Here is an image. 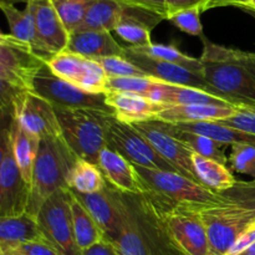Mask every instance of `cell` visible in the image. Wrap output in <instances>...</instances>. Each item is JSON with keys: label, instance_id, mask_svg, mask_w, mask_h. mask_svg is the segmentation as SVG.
Segmentation results:
<instances>
[{"label": "cell", "instance_id": "6da1fadb", "mask_svg": "<svg viewBox=\"0 0 255 255\" xmlns=\"http://www.w3.org/2000/svg\"><path fill=\"white\" fill-rule=\"evenodd\" d=\"M112 188L124 228L114 244L121 255H186L168 227L169 207L148 192L124 193Z\"/></svg>", "mask_w": 255, "mask_h": 255}, {"label": "cell", "instance_id": "7a4b0ae2", "mask_svg": "<svg viewBox=\"0 0 255 255\" xmlns=\"http://www.w3.org/2000/svg\"><path fill=\"white\" fill-rule=\"evenodd\" d=\"M202 74L234 106L255 105V52L214 44L201 36Z\"/></svg>", "mask_w": 255, "mask_h": 255}, {"label": "cell", "instance_id": "3957f363", "mask_svg": "<svg viewBox=\"0 0 255 255\" xmlns=\"http://www.w3.org/2000/svg\"><path fill=\"white\" fill-rule=\"evenodd\" d=\"M223 196V203L199 212L208 233L211 255H226L238 237L255 222V179L237 181Z\"/></svg>", "mask_w": 255, "mask_h": 255}, {"label": "cell", "instance_id": "277c9868", "mask_svg": "<svg viewBox=\"0 0 255 255\" xmlns=\"http://www.w3.org/2000/svg\"><path fill=\"white\" fill-rule=\"evenodd\" d=\"M47 60L29 44L10 34L0 36V101L2 117L12 119L14 102L20 95L32 91L37 75Z\"/></svg>", "mask_w": 255, "mask_h": 255}, {"label": "cell", "instance_id": "5b68a950", "mask_svg": "<svg viewBox=\"0 0 255 255\" xmlns=\"http://www.w3.org/2000/svg\"><path fill=\"white\" fill-rule=\"evenodd\" d=\"M62 136L40 141L30 182L27 213L36 217L45 201L59 189L69 188V177L77 161Z\"/></svg>", "mask_w": 255, "mask_h": 255}, {"label": "cell", "instance_id": "8992f818", "mask_svg": "<svg viewBox=\"0 0 255 255\" xmlns=\"http://www.w3.org/2000/svg\"><path fill=\"white\" fill-rule=\"evenodd\" d=\"M142 186V192H148L172 208H189L201 212L207 207L226 201L223 193H216L202 183L182 176L181 173L147 168L133 164Z\"/></svg>", "mask_w": 255, "mask_h": 255}, {"label": "cell", "instance_id": "52a82bcc", "mask_svg": "<svg viewBox=\"0 0 255 255\" xmlns=\"http://www.w3.org/2000/svg\"><path fill=\"white\" fill-rule=\"evenodd\" d=\"M61 136L77 158L99 166L100 152L106 147V128L114 112L97 110L55 109Z\"/></svg>", "mask_w": 255, "mask_h": 255}, {"label": "cell", "instance_id": "ba28073f", "mask_svg": "<svg viewBox=\"0 0 255 255\" xmlns=\"http://www.w3.org/2000/svg\"><path fill=\"white\" fill-rule=\"evenodd\" d=\"M44 241L61 255H80L75 239L71 212V189H59L40 207L36 216Z\"/></svg>", "mask_w": 255, "mask_h": 255}, {"label": "cell", "instance_id": "9c48e42d", "mask_svg": "<svg viewBox=\"0 0 255 255\" xmlns=\"http://www.w3.org/2000/svg\"><path fill=\"white\" fill-rule=\"evenodd\" d=\"M0 142V218L26 213L30 199V184L25 181L14 154L12 119L2 127Z\"/></svg>", "mask_w": 255, "mask_h": 255}, {"label": "cell", "instance_id": "30bf717a", "mask_svg": "<svg viewBox=\"0 0 255 255\" xmlns=\"http://www.w3.org/2000/svg\"><path fill=\"white\" fill-rule=\"evenodd\" d=\"M106 147L128 159L132 164L161 171L177 172L148 141L128 124L121 122L112 115L106 128ZM178 173V172H177Z\"/></svg>", "mask_w": 255, "mask_h": 255}, {"label": "cell", "instance_id": "8fae6325", "mask_svg": "<svg viewBox=\"0 0 255 255\" xmlns=\"http://www.w3.org/2000/svg\"><path fill=\"white\" fill-rule=\"evenodd\" d=\"M32 91L50 102L55 109H86L114 112L107 106L105 94H94L79 89L70 82L55 76L47 66L36 76Z\"/></svg>", "mask_w": 255, "mask_h": 255}, {"label": "cell", "instance_id": "7c38bea8", "mask_svg": "<svg viewBox=\"0 0 255 255\" xmlns=\"http://www.w3.org/2000/svg\"><path fill=\"white\" fill-rule=\"evenodd\" d=\"M55 76L94 94L106 92L107 75L99 62L70 51L60 52L47 62Z\"/></svg>", "mask_w": 255, "mask_h": 255}, {"label": "cell", "instance_id": "4fadbf2b", "mask_svg": "<svg viewBox=\"0 0 255 255\" xmlns=\"http://www.w3.org/2000/svg\"><path fill=\"white\" fill-rule=\"evenodd\" d=\"M12 119L40 139L61 136L55 107L34 91L25 92L17 97L14 102Z\"/></svg>", "mask_w": 255, "mask_h": 255}, {"label": "cell", "instance_id": "5bb4252c", "mask_svg": "<svg viewBox=\"0 0 255 255\" xmlns=\"http://www.w3.org/2000/svg\"><path fill=\"white\" fill-rule=\"evenodd\" d=\"M124 57L136 65L139 70H142L147 76L152 77V79H156L164 84L194 87V89L202 90V91H206L208 94L223 99L219 92L207 82L203 74L201 72L192 71V70L176 64H171V62L152 59L141 52L134 51L131 46H125Z\"/></svg>", "mask_w": 255, "mask_h": 255}, {"label": "cell", "instance_id": "9a60e30c", "mask_svg": "<svg viewBox=\"0 0 255 255\" xmlns=\"http://www.w3.org/2000/svg\"><path fill=\"white\" fill-rule=\"evenodd\" d=\"M131 126H133L151 143L157 153L161 154L168 163H171L178 173L201 183L192 161L193 151L167 132L157 120L137 122L132 124Z\"/></svg>", "mask_w": 255, "mask_h": 255}, {"label": "cell", "instance_id": "2e32d148", "mask_svg": "<svg viewBox=\"0 0 255 255\" xmlns=\"http://www.w3.org/2000/svg\"><path fill=\"white\" fill-rule=\"evenodd\" d=\"M168 227L174 241L186 255H211L208 233L196 209L169 208Z\"/></svg>", "mask_w": 255, "mask_h": 255}, {"label": "cell", "instance_id": "e0dca14e", "mask_svg": "<svg viewBox=\"0 0 255 255\" xmlns=\"http://www.w3.org/2000/svg\"><path fill=\"white\" fill-rule=\"evenodd\" d=\"M74 192V191H72ZM79 201L86 207L87 211L95 219L97 226L104 233V237L110 243L115 244L119 241L124 228L122 214L115 199L112 188L109 183L102 191L96 193L82 194L74 192Z\"/></svg>", "mask_w": 255, "mask_h": 255}, {"label": "cell", "instance_id": "ac0fdd59", "mask_svg": "<svg viewBox=\"0 0 255 255\" xmlns=\"http://www.w3.org/2000/svg\"><path fill=\"white\" fill-rule=\"evenodd\" d=\"M36 34L41 50L50 57L67 50L70 34L65 29L52 0H31Z\"/></svg>", "mask_w": 255, "mask_h": 255}, {"label": "cell", "instance_id": "d6986e66", "mask_svg": "<svg viewBox=\"0 0 255 255\" xmlns=\"http://www.w3.org/2000/svg\"><path fill=\"white\" fill-rule=\"evenodd\" d=\"M106 104L114 111L117 120L125 124H137L156 120L166 105L157 104L148 97L133 92L107 91Z\"/></svg>", "mask_w": 255, "mask_h": 255}, {"label": "cell", "instance_id": "ffe728a7", "mask_svg": "<svg viewBox=\"0 0 255 255\" xmlns=\"http://www.w3.org/2000/svg\"><path fill=\"white\" fill-rule=\"evenodd\" d=\"M99 167L107 183L124 193H141L142 186L134 167L114 149L105 147L99 156Z\"/></svg>", "mask_w": 255, "mask_h": 255}, {"label": "cell", "instance_id": "44dd1931", "mask_svg": "<svg viewBox=\"0 0 255 255\" xmlns=\"http://www.w3.org/2000/svg\"><path fill=\"white\" fill-rule=\"evenodd\" d=\"M238 112V106L222 105H179L166 106L156 120L168 124H196V122H219L233 117Z\"/></svg>", "mask_w": 255, "mask_h": 255}, {"label": "cell", "instance_id": "7402d4cb", "mask_svg": "<svg viewBox=\"0 0 255 255\" xmlns=\"http://www.w3.org/2000/svg\"><path fill=\"white\" fill-rule=\"evenodd\" d=\"M66 51L82 55L89 59L109 56H124L125 46H121L109 31H76L70 35Z\"/></svg>", "mask_w": 255, "mask_h": 255}, {"label": "cell", "instance_id": "603a6c76", "mask_svg": "<svg viewBox=\"0 0 255 255\" xmlns=\"http://www.w3.org/2000/svg\"><path fill=\"white\" fill-rule=\"evenodd\" d=\"M148 99L157 104L166 105V106H179V105H222V106H234L231 102L208 94L202 90L194 87L179 86V85L164 84L158 81Z\"/></svg>", "mask_w": 255, "mask_h": 255}, {"label": "cell", "instance_id": "cb8c5ba5", "mask_svg": "<svg viewBox=\"0 0 255 255\" xmlns=\"http://www.w3.org/2000/svg\"><path fill=\"white\" fill-rule=\"evenodd\" d=\"M36 217L24 213L17 217L0 218V252L15 249L21 244L41 241Z\"/></svg>", "mask_w": 255, "mask_h": 255}, {"label": "cell", "instance_id": "d4e9b609", "mask_svg": "<svg viewBox=\"0 0 255 255\" xmlns=\"http://www.w3.org/2000/svg\"><path fill=\"white\" fill-rule=\"evenodd\" d=\"M0 9L4 12L10 27V35L15 39L29 44L35 51L49 61L52 57L47 56L40 46L39 39L36 34V24H35V12L32 2L30 0L24 10H19L14 6V4L0 2Z\"/></svg>", "mask_w": 255, "mask_h": 255}, {"label": "cell", "instance_id": "484cf974", "mask_svg": "<svg viewBox=\"0 0 255 255\" xmlns=\"http://www.w3.org/2000/svg\"><path fill=\"white\" fill-rule=\"evenodd\" d=\"M125 9L126 4L119 0H94L84 22L76 31H115L124 16Z\"/></svg>", "mask_w": 255, "mask_h": 255}, {"label": "cell", "instance_id": "4316f807", "mask_svg": "<svg viewBox=\"0 0 255 255\" xmlns=\"http://www.w3.org/2000/svg\"><path fill=\"white\" fill-rule=\"evenodd\" d=\"M158 122L167 132H169L172 136L176 137L182 143L186 144L194 153L201 154V156L206 157V158L214 159V161L219 162V163L229 166V157L226 156V148L228 147V144L222 143V142L216 141V139L211 138L208 136H204V134L183 131V129L177 128L172 124H168V122Z\"/></svg>", "mask_w": 255, "mask_h": 255}, {"label": "cell", "instance_id": "83f0119b", "mask_svg": "<svg viewBox=\"0 0 255 255\" xmlns=\"http://www.w3.org/2000/svg\"><path fill=\"white\" fill-rule=\"evenodd\" d=\"M192 161L199 182L207 188L212 189L216 193H224L236 186V177L232 173V169L226 164L206 158L194 152Z\"/></svg>", "mask_w": 255, "mask_h": 255}, {"label": "cell", "instance_id": "f1b7e54d", "mask_svg": "<svg viewBox=\"0 0 255 255\" xmlns=\"http://www.w3.org/2000/svg\"><path fill=\"white\" fill-rule=\"evenodd\" d=\"M40 141L39 137L34 136L26 129L22 128L14 119H12V146L14 154L16 158L19 168L24 176L25 181L30 184L34 172V164L39 152Z\"/></svg>", "mask_w": 255, "mask_h": 255}, {"label": "cell", "instance_id": "f546056e", "mask_svg": "<svg viewBox=\"0 0 255 255\" xmlns=\"http://www.w3.org/2000/svg\"><path fill=\"white\" fill-rule=\"evenodd\" d=\"M71 212L74 222L75 239L80 251L90 248L99 242L104 241L105 237L100 227L92 218L86 207L79 201L74 192L71 191Z\"/></svg>", "mask_w": 255, "mask_h": 255}, {"label": "cell", "instance_id": "4dcf8cb0", "mask_svg": "<svg viewBox=\"0 0 255 255\" xmlns=\"http://www.w3.org/2000/svg\"><path fill=\"white\" fill-rule=\"evenodd\" d=\"M177 128L183 129L187 132L204 134L216 141L226 143L228 146L233 144H249L255 147V134L241 129L232 128V127L223 126L216 122H196V124H172Z\"/></svg>", "mask_w": 255, "mask_h": 255}, {"label": "cell", "instance_id": "1f68e13d", "mask_svg": "<svg viewBox=\"0 0 255 255\" xmlns=\"http://www.w3.org/2000/svg\"><path fill=\"white\" fill-rule=\"evenodd\" d=\"M107 186L104 173L97 164L79 158L69 177V188L76 193L90 194L102 191Z\"/></svg>", "mask_w": 255, "mask_h": 255}, {"label": "cell", "instance_id": "d6a6232c", "mask_svg": "<svg viewBox=\"0 0 255 255\" xmlns=\"http://www.w3.org/2000/svg\"><path fill=\"white\" fill-rule=\"evenodd\" d=\"M131 46V45H129ZM134 51L141 52L146 56L152 59L161 60V61L171 62V64L179 65L192 71L201 72L202 74V64L201 60L196 59L182 52L177 46L171 44H153L147 45V46H131Z\"/></svg>", "mask_w": 255, "mask_h": 255}, {"label": "cell", "instance_id": "836d02e7", "mask_svg": "<svg viewBox=\"0 0 255 255\" xmlns=\"http://www.w3.org/2000/svg\"><path fill=\"white\" fill-rule=\"evenodd\" d=\"M52 2L65 29L71 35L82 25L94 0H57Z\"/></svg>", "mask_w": 255, "mask_h": 255}, {"label": "cell", "instance_id": "e575fe53", "mask_svg": "<svg viewBox=\"0 0 255 255\" xmlns=\"http://www.w3.org/2000/svg\"><path fill=\"white\" fill-rule=\"evenodd\" d=\"M157 82L158 80L152 77H114V79H107L106 92H133L148 97Z\"/></svg>", "mask_w": 255, "mask_h": 255}, {"label": "cell", "instance_id": "d590c367", "mask_svg": "<svg viewBox=\"0 0 255 255\" xmlns=\"http://www.w3.org/2000/svg\"><path fill=\"white\" fill-rule=\"evenodd\" d=\"M95 61L99 62L100 66L104 69L105 74L107 75V79H114V77H149L124 56L100 57V59H95Z\"/></svg>", "mask_w": 255, "mask_h": 255}, {"label": "cell", "instance_id": "8d00e7d4", "mask_svg": "<svg viewBox=\"0 0 255 255\" xmlns=\"http://www.w3.org/2000/svg\"><path fill=\"white\" fill-rule=\"evenodd\" d=\"M229 153L231 169L248 174L255 179V147L249 144H233Z\"/></svg>", "mask_w": 255, "mask_h": 255}, {"label": "cell", "instance_id": "74e56055", "mask_svg": "<svg viewBox=\"0 0 255 255\" xmlns=\"http://www.w3.org/2000/svg\"><path fill=\"white\" fill-rule=\"evenodd\" d=\"M201 7L182 10L168 16L169 21L183 32L193 36H203V26L201 21Z\"/></svg>", "mask_w": 255, "mask_h": 255}, {"label": "cell", "instance_id": "f35d334b", "mask_svg": "<svg viewBox=\"0 0 255 255\" xmlns=\"http://www.w3.org/2000/svg\"><path fill=\"white\" fill-rule=\"evenodd\" d=\"M216 124L223 125V126L232 127V128L241 129V131L248 132V133L255 134V115L252 112L238 107V112L233 117L222 120Z\"/></svg>", "mask_w": 255, "mask_h": 255}, {"label": "cell", "instance_id": "ab89813d", "mask_svg": "<svg viewBox=\"0 0 255 255\" xmlns=\"http://www.w3.org/2000/svg\"><path fill=\"white\" fill-rule=\"evenodd\" d=\"M10 251H15L21 255H61L51 244L47 243L44 239L21 244V246L16 247L15 249H10Z\"/></svg>", "mask_w": 255, "mask_h": 255}, {"label": "cell", "instance_id": "60d3db41", "mask_svg": "<svg viewBox=\"0 0 255 255\" xmlns=\"http://www.w3.org/2000/svg\"><path fill=\"white\" fill-rule=\"evenodd\" d=\"M119 1L129 5V6L141 7V9L156 12L167 20L166 0H119Z\"/></svg>", "mask_w": 255, "mask_h": 255}, {"label": "cell", "instance_id": "b9f144b4", "mask_svg": "<svg viewBox=\"0 0 255 255\" xmlns=\"http://www.w3.org/2000/svg\"><path fill=\"white\" fill-rule=\"evenodd\" d=\"M255 244V222L238 237L226 255H238Z\"/></svg>", "mask_w": 255, "mask_h": 255}, {"label": "cell", "instance_id": "7bdbcfd3", "mask_svg": "<svg viewBox=\"0 0 255 255\" xmlns=\"http://www.w3.org/2000/svg\"><path fill=\"white\" fill-rule=\"evenodd\" d=\"M207 2H208V0H166L167 19L176 12L182 11V10L193 9V7H201L202 11H204Z\"/></svg>", "mask_w": 255, "mask_h": 255}, {"label": "cell", "instance_id": "ee69618b", "mask_svg": "<svg viewBox=\"0 0 255 255\" xmlns=\"http://www.w3.org/2000/svg\"><path fill=\"white\" fill-rule=\"evenodd\" d=\"M80 255H121L119 253V251L116 249V247L112 243H110L109 241L104 239V241L99 242L95 246L90 247V248L84 249L81 251Z\"/></svg>", "mask_w": 255, "mask_h": 255}, {"label": "cell", "instance_id": "f6af8a7d", "mask_svg": "<svg viewBox=\"0 0 255 255\" xmlns=\"http://www.w3.org/2000/svg\"><path fill=\"white\" fill-rule=\"evenodd\" d=\"M252 0H208L206 7H204V11L209 9H213V7L221 6H237L241 9L242 6H244V5H247Z\"/></svg>", "mask_w": 255, "mask_h": 255}, {"label": "cell", "instance_id": "bcb514c9", "mask_svg": "<svg viewBox=\"0 0 255 255\" xmlns=\"http://www.w3.org/2000/svg\"><path fill=\"white\" fill-rule=\"evenodd\" d=\"M241 9L244 10V11H247V12H255V0H252L251 2H248L247 5L242 6Z\"/></svg>", "mask_w": 255, "mask_h": 255}, {"label": "cell", "instance_id": "7dc6e473", "mask_svg": "<svg viewBox=\"0 0 255 255\" xmlns=\"http://www.w3.org/2000/svg\"><path fill=\"white\" fill-rule=\"evenodd\" d=\"M238 255H255V244H254V246H252L251 248L246 249L244 252L239 253Z\"/></svg>", "mask_w": 255, "mask_h": 255}, {"label": "cell", "instance_id": "c3c4849f", "mask_svg": "<svg viewBox=\"0 0 255 255\" xmlns=\"http://www.w3.org/2000/svg\"><path fill=\"white\" fill-rule=\"evenodd\" d=\"M30 0H0V2H7V4H15V2H25L27 4Z\"/></svg>", "mask_w": 255, "mask_h": 255}, {"label": "cell", "instance_id": "681fc988", "mask_svg": "<svg viewBox=\"0 0 255 255\" xmlns=\"http://www.w3.org/2000/svg\"><path fill=\"white\" fill-rule=\"evenodd\" d=\"M238 107H241V109L246 110V111H249L255 115V105H248V106H238Z\"/></svg>", "mask_w": 255, "mask_h": 255}, {"label": "cell", "instance_id": "f907efd6", "mask_svg": "<svg viewBox=\"0 0 255 255\" xmlns=\"http://www.w3.org/2000/svg\"><path fill=\"white\" fill-rule=\"evenodd\" d=\"M0 255H21L20 253L15 251H5V252H0Z\"/></svg>", "mask_w": 255, "mask_h": 255}, {"label": "cell", "instance_id": "816d5d0a", "mask_svg": "<svg viewBox=\"0 0 255 255\" xmlns=\"http://www.w3.org/2000/svg\"><path fill=\"white\" fill-rule=\"evenodd\" d=\"M249 14H251L252 16H254V17H255V12H249Z\"/></svg>", "mask_w": 255, "mask_h": 255}, {"label": "cell", "instance_id": "f5cc1de1", "mask_svg": "<svg viewBox=\"0 0 255 255\" xmlns=\"http://www.w3.org/2000/svg\"><path fill=\"white\" fill-rule=\"evenodd\" d=\"M52 1H57V0H52Z\"/></svg>", "mask_w": 255, "mask_h": 255}]
</instances>
